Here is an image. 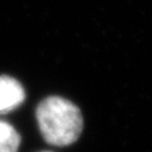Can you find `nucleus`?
Masks as SVG:
<instances>
[{
	"mask_svg": "<svg viewBox=\"0 0 152 152\" xmlns=\"http://www.w3.org/2000/svg\"><path fill=\"white\" fill-rule=\"evenodd\" d=\"M24 101V89L15 78L0 77V113L16 109Z\"/></svg>",
	"mask_w": 152,
	"mask_h": 152,
	"instance_id": "obj_2",
	"label": "nucleus"
},
{
	"mask_svg": "<svg viewBox=\"0 0 152 152\" xmlns=\"http://www.w3.org/2000/svg\"><path fill=\"white\" fill-rule=\"evenodd\" d=\"M37 120L45 140L53 145H70L82 132L81 110L62 97H49L37 108Z\"/></svg>",
	"mask_w": 152,
	"mask_h": 152,
	"instance_id": "obj_1",
	"label": "nucleus"
},
{
	"mask_svg": "<svg viewBox=\"0 0 152 152\" xmlns=\"http://www.w3.org/2000/svg\"><path fill=\"white\" fill-rule=\"evenodd\" d=\"M45 152H50V151H45Z\"/></svg>",
	"mask_w": 152,
	"mask_h": 152,
	"instance_id": "obj_4",
	"label": "nucleus"
},
{
	"mask_svg": "<svg viewBox=\"0 0 152 152\" xmlns=\"http://www.w3.org/2000/svg\"><path fill=\"white\" fill-rule=\"evenodd\" d=\"M20 136L8 123L0 121V152H18Z\"/></svg>",
	"mask_w": 152,
	"mask_h": 152,
	"instance_id": "obj_3",
	"label": "nucleus"
}]
</instances>
